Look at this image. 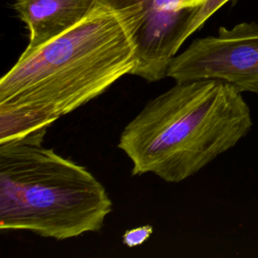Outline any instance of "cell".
Returning a JSON list of instances; mask_svg holds the SVG:
<instances>
[{
    "instance_id": "277c9868",
    "label": "cell",
    "mask_w": 258,
    "mask_h": 258,
    "mask_svg": "<svg viewBox=\"0 0 258 258\" xmlns=\"http://www.w3.org/2000/svg\"><path fill=\"white\" fill-rule=\"evenodd\" d=\"M166 77L175 82L219 80L258 96V23L222 26L216 35L194 40L170 60Z\"/></svg>"
},
{
    "instance_id": "8992f818",
    "label": "cell",
    "mask_w": 258,
    "mask_h": 258,
    "mask_svg": "<svg viewBox=\"0 0 258 258\" xmlns=\"http://www.w3.org/2000/svg\"><path fill=\"white\" fill-rule=\"evenodd\" d=\"M102 3L103 0H14L13 7L29 31L25 50L66 32Z\"/></svg>"
},
{
    "instance_id": "52a82bcc",
    "label": "cell",
    "mask_w": 258,
    "mask_h": 258,
    "mask_svg": "<svg viewBox=\"0 0 258 258\" xmlns=\"http://www.w3.org/2000/svg\"><path fill=\"white\" fill-rule=\"evenodd\" d=\"M229 1L231 0H206L203 5L194 10L187 22V38L197 30H199L212 15H214L221 7H223Z\"/></svg>"
},
{
    "instance_id": "6da1fadb",
    "label": "cell",
    "mask_w": 258,
    "mask_h": 258,
    "mask_svg": "<svg viewBox=\"0 0 258 258\" xmlns=\"http://www.w3.org/2000/svg\"><path fill=\"white\" fill-rule=\"evenodd\" d=\"M137 6L99 5L42 45L25 50L0 80V142L47 130L137 66Z\"/></svg>"
},
{
    "instance_id": "3957f363",
    "label": "cell",
    "mask_w": 258,
    "mask_h": 258,
    "mask_svg": "<svg viewBox=\"0 0 258 258\" xmlns=\"http://www.w3.org/2000/svg\"><path fill=\"white\" fill-rule=\"evenodd\" d=\"M46 130L0 142V228L66 240L102 229L112 211L84 166L42 145Z\"/></svg>"
},
{
    "instance_id": "ba28073f",
    "label": "cell",
    "mask_w": 258,
    "mask_h": 258,
    "mask_svg": "<svg viewBox=\"0 0 258 258\" xmlns=\"http://www.w3.org/2000/svg\"><path fill=\"white\" fill-rule=\"evenodd\" d=\"M153 233V228L150 225H144L137 228L127 230L122 237V242L129 248H134L146 242Z\"/></svg>"
},
{
    "instance_id": "7a4b0ae2",
    "label": "cell",
    "mask_w": 258,
    "mask_h": 258,
    "mask_svg": "<svg viewBox=\"0 0 258 258\" xmlns=\"http://www.w3.org/2000/svg\"><path fill=\"white\" fill-rule=\"evenodd\" d=\"M252 125L250 108L232 85L175 82L124 127L118 148L131 160L132 175L153 173L176 183L233 148Z\"/></svg>"
},
{
    "instance_id": "9c48e42d",
    "label": "cell",
    "mask_w": 258,
    "mask_h": 258,
    "mask_svg": "<svg viewBox=\"0 0 258 258\" xmlns=\"http://www.w3.org/2000/svg\"><path fill=\"white\" fill-rule=\"evenodd\" d=\"M205 2L206 0H180V6L183 10L194 11Z\"/></svg>"
},
{
    "instance_id": "5b68a950",
    "label": "cell",
    "mask_w": 258,
    "mask_h": 258,
    "mask_svg": "<svg viewBox=\"0 0 258 258\" xmlns=\"http://www.w3.org/2000/svg\"><path fill=\"white\" fill-rule=\"evenodd\" d=\"M115 8L137 6L143 19L135 32L137 66L131 75L157 82L166 77L170 60L187 39L186 27L192 11L183 10L180 0H103Z\"/></svg>"
}]
</instances>
